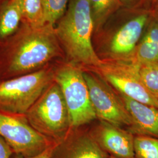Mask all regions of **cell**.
<instances>
[{
  "label": "cell",
  "instance_id": "1",
  "mask_svg": "<svg viewBox=\"0 0 158 158\" xmlns=\"http://www.w3.org/2000/svg\"><path fill=\"white\" fill-rule=\"evenodd\" d=\"M65 58L55 27L21 24L18 31L0 48V80L38 71Z\"/></svg>",
  "mask_w": 158,
  "mask_h": 158
},
{
  "label": "cell",
  "instance_id": "2",
  "mask_svg": "<svg viewBox=\"0 0 158 158\" xmlns=\"http://www.w3.org/2000/svg\"><path fill=\"white\" fill-rule=\"evenodd\" d=\"M55 28L66 60L95 68L102 64L92 45L94 29L88 0H69L66 11Z\"/></svg>",
  "mask_w": 158,
  "mask_h": 158
},
{
  "label": "cell",
  "instance_id": "3",
  "mask_svg": "<svg viewBox=\"0 0 158 158\" xmlns=\"http://www.w3.org/2000/svg\"><path fill=\"white\" fill-rule=\"evenodd\" d=\"M26 116L38 132L55 142L62 141L71 129L66 102L54 79L29 108Z\"/></svg>",
  "mask_w": 158,
  "mask_h": 158
},
{
  "label": "cell",
  "instance_id": "4",
  "mask_svg": "<svg viewBox=\"0 0 158 158\" xmlns=\"http://www.w3.org/2000/svg\"><path fill=\"white\" fill-rule=\"evenodd\" d=\"M53 79L62 92L71 128H78L97 118L84 72L79 65L66 60L56 61Z\"/></svg>",
  "mask_w": 158,
  "mask_h": 158
},
{
  "label": "cell",
  "instance_id": "5",
  "mask_svg": "<svg viewBox=\"0 0 158 158\" xmlns=\"http://www.w3.org/2000/svg\"><path fill=\"white\" fill-rule=\"evenodd\" d=\"M55 63L31 73L0 80V111L26 114L53 81Z\"/></svg>",
  "mask_w": 158,
  "mask_h": 158
},
{
  "label": "cell",
  "instance_id": "6",
  "mask_svg": "<svg viewBox=\"0 0 158 158\" xmlns=\"http://www.w3.org/2000/svg\"><path fill=\"white\" fill-rule=\"evenodd\" d=\"M139 64L132 59L102 61L97 68L108 82L121 94L158 108V96L147 89L139 73Z\"/></svg>",
  "mask_w": 158,
  "mask_h": 158
},
{
  "label": "cell",
  "instance_id": "7",
  "mask_svg": "<svg viewBox=\"0 0 158 158\" xmlns=\"http://www.w3.org/2000/svg\"><path fill=\"white\" fill-rule=\"evenodd\" d=\"M0 136L14 155L28 158L43 152L55 142L40 134L31 125L26 114L0 111Z\"/></svg>",
  "mask_w": 158,
  "mask_h": 158
},
{
  "label": "cell",
  "instance_id": "8",
  "mask_svg": "<svg viewBox=\"0 0 158 158\" xmlns=\"http://www.w3.org/2000/svg\"><path fill=\"white\" fill-rule=\"evenodd\" d=\"M84 76L96 117L117 127H132V120L123 100L99 78L88 73H84Z\"/></svg>",
  "mask_w": 158,
  "mask_h": 158
},
{
  "label": "cell",
  "instance_id": "9",
  "mask_svg": "<svg viewBox=\"0 0 158 158\" xmlns=\"http://www.w3.org/2000/svg\"><path fill=\"white\" fill-rule=\"evenodd\" d=\"M93 136L71 128L62 141L56 143L51 158H108Z\"/></svg>",
  "mask_w": 158,
  "mask_h": 158
},
{
  "label": "cell",
  "instance_id": "10",
  "mask_svg": "<svg viewBox=\"0 0 158 158\" xmlns=\"http://www.w3.org/2000/svg\"><path fill=\"white\" fill-rule=\"evenodd\" d=\"M150 18L148 12L132 18L114 34L110 45V51L114 59L132 58Z\"/></svg>",
  "mask_w": 158,
  "mask_h": 158
},
{
  "label": "cell",
  "instance_id": "11",
  "mask_svg": "<svg viewBox=\"0 0 158 158\" xmlns=\"http://www.w3.org/2000/svg\"><path fill=\"white\" fill-rule=\"evenodd\" d=\"M92 136L110 156L117 158H135L134 137L119 127L103 122L96 134Z\"/></svg>",
  "mask_w": 158,
  "mask_h": 158
},
{
  "label": "cell",
  "instance_id": "12",
  "mask_svg": "<svg viewBox=\"0 0 158 158\" xmlns=\"http://www.w3.org/2000/svg\"><path fill=\"white\" fill-rule=\"evenodd\" d=\"M132 120V129L137 135L158 138V108L142 103L121 94Z\"/></svg>",
  "mask_w": 158,
  "mask_h": 158
},
{
  "label": "cell",
  "instance_id": "13",
  "mask_svg": "<svg viewBox=\"0 0 158 158\" xmlns=\"http://www.w3.org/2000/svg\"><path fill=\"white\" fill-rule=\"evenodd\" d=\"M21 24L19 0H9L0 6V48L17 32Z\"/></svg>",
  "mask_w": 158,
  "mask_h": 158
},
{
  "label": "cell",
  "instance_id": "14",
  "mask_svg": "<svg viewBox=\"0 0 158 158\" xmlns=\"http://www.w3.org/2000/svg\"><path fill=\"white\" fill-rule=\"evenodd\" d=\"M22 23L32 27H40L46 24L42 0H19Z\"/></svg>",
  "mask_w": 158,
  "mask_h": 158
},
{
  "label": "cell",
  "instance_id": "15",
  "mask_svg": "<svg viewBox=\"0 0 158 158\" xmlns=\"http://www.w3.org/2000/svg\"><path fill=\"white\" fill-rule=\"evenodd\" d=\"M94 29L99 30L108 18L121 4L120 0H88Z\"/></svg>",
  "mask_w": 158,
  "mask_h": 158
},
{
  "label": "cell",
  "instance_id": "16",
  "mask_svg": "<svg viewBox=\"0 0 158 158\" xmlns=\"http://www.w3.org/2000/svg\"><path fill=\"white\" fill-rule=\"evenodd\" d=\"M132 58L140 64L158 63V42L143 37L136 46Z\"/></svg>",
  "mask_w": 158,
  "mask_h": 158
},
{
  "label": "cell",
  "instance_id": "17",
  "mask_svg": "<svg viewBox=\"0 0 158 158\" xmlns=\"http://www.w3.org/2000/svg\"><path fill=\"white\" fill-rule=\"evenodd\" d=\"M135 158H158V138L148 136L134 137Z\"/></svg>",
  "mask_w": 158,
  "mask_h": 158
},
{
  "label": "cell",
  "instance_id": "18",
  "mask_svg": "<svg viewBox=\"0 0 158 158\" xmlns=\"http://www.w3.org/2000/svg\"><path fill=\"white\" fill-rule=\"evenodd\" d=\"M46 23L55 27L67 10L69 0H42Z\"/></svg>",
  "mask_w": 158,
  "mask_h": 158
},
{
  "label": "cell",
  "instance_id": "19",
  "mask_svg": "<svg viewBox=\"0 0 158 158\" xmlns=\"http://www.w3.org/2000/svg\"><path fill=\"white\" fill-rule=\"evenodd\" d=\"M139 73L147 89L158 96V63L139 64Z\"/></svg>",
  "mask_w": 158,
  "mask_h": 158
},
{
  "label": "cell",
  "instance_id": "20",
  "mask_svg": "<svg viewBox=\"0 0 158 158\" xmlns=\"http://www.w3.org/2000/svg\"><path fill=\"white\" fill-rule=\"evenodd\" d=\"M14 153L11 148L0 136V158H11Z\"/></svg>",
  "mask_w": 158,
  "mask_h": 158
},
{
  "label": "cell",
  "instance_id": "21",
  "mask_svg": "<svg viewBox=\"0 0 158 158\" xmlns=\"http://www.w3.org/2000/svg\"><path fill=\"white\" fill-rule=\"evenodd\" d=\"M56 142L55 143H54L53 145H52V146L49 147L48 149H46L45 151H44L43 152L40 153L39 155L35 156H32V157H28V158H25V157H23L21 156H18V155H14L11 158H51V156L52 155V153L53 152L54 148L56 145Z\"/></svg>",
  "mask_w": 158,
  "mask_h": 158
},
{
  "label": "cell",
  "instance_id": "22",
  "mask_svg": "<svg viewBox=\"0 0 158 158\" xmlns=\"http://www.w3.org/2000/svg\"><path fill=\"white\" fill-rule=\"evenodd\" d=\"M139 0H120V3L123 6L130 7L135 4Z\"/></svg>",
  "mask_w": 158,
  "mask_h": 158
},
{
  "label": "cell",
  "instance_id": "23",
  "mask_svg": "<svg viewBox=\"0 0 158 158\" xmlns=\"http://www.w3.org/2000/svg\"><path fill=\"white\" fill-rule=\"evenodd\" d=\"M9 0H0V6L3 5L4 4H5L7 1H8Z\"/></svg>",
  "mask_w": 158,
  "mask_h": 158
},
{
  "label": "cell",
  "instance_id": "24",
  "mask_svg": "<svg viewBox=\"0 0 158 158\" xmlns=\"http://www.w3.org/2000/svg\"><path fill=\"white\" fill-rule=\"evenodd\" d=\"M155 14L158 17V5L157 6V8H156V12H155Z\"/></svg>",
  "mask_w": 158,
  "mask_h": 158
},
{
  "label": "cell",
  "instance_id": "25",
  "mask_svg": "<svg viewBox=\"0 0 158 158\" xmlns=\"http://www.w3.org/2000/svg\"><path fill=\"white\" fill-rule=\"evenodd\" d=\"M115 158V157H114V156H109V158Z\"/></svg>",
  "mask_w": 158,
  "mask_h": 158
},
{
  "label": "cell",
  "instance_id": "26",
  "mask_svg": "<svg viewBox=\"0 0 158 158\" xmlns=\"http://www.w3.org/2000/svg\"></svg>",
  "mask_w": 158,
  "mask_h": 158
}]
</instances>
